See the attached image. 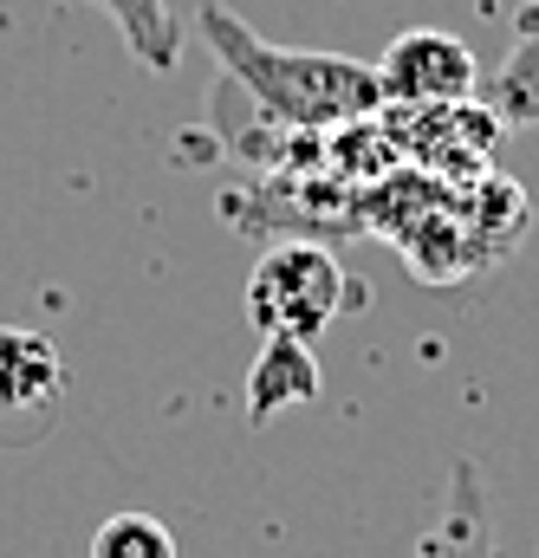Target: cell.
<instances>
[{
  "instance_id": "6da1fadb",
  "label": "cell",
  "mask_w": 539,
  "mask_h": 558,
  "mask_svg": "<svg viewBox=\"0 0 539 558\" xmlns=\"http://www.w3.org/2000/svg\"><path fill=\"white\" fill-rule=\"evenodd\" d=\"M208 52L221 59L228 85L292 137H319V131H351L371 124L384 111V85L378 65L345 59V52H306V46H273L261 39L241 13H228L221 0H202L195 13Z\"/></svg>"
},
{
  "instance_id": "30bf717a",
  "label": "cell",
  "mask_w": 539,
  "mask_h": 558,
  "mask_svg": "<svg viewBox=\"0 0 539 558\" xmlns=\"http://www.w3.org/2000/svg\"><path fill=\"white\" fill-rule=\"evenodd\" d=\"M520 20H539V0H534V7H527V13H520Z\"/></svg>"
},
{
  "instance_id": "5b68a950",
  "label": "cell",
  "mask_w": 539,
  "mask_h": 558,
  "mask_svg": "<svg viewBox=\"0 0 539 558\" xmlns=\"http://www.w3.org/2000/svg\"><path fill=\"white\" fill-rule=\"evenodd\" d=\"M409 558H494L488 487H481V468H475L468 454L448 461V494H442L435 520L422 526V539L409 546Z\"/></svg>"
},
{
  "instance_id": "3957f363",
  "label": "cell",
  "mask_w": 539,
  "mask_h": 558,
  "mask_svg": "<svg viewBox=\"0 0 539 558\" xmlns=\"http://www.w3.org/2000/svg\"><path fill=\"white\" fill-rule=\"evenodd\" d=\"M378 85L391 111H429V105H475L481 92V65L475 52L442 33V26H404L384 59H378Z\"/></svg>"
},
{
  "instance_id": "ba28073f",
  "label": "cell",
  "mask_w": 539,
  "mask_h": 558,
  "mask_svg": "<svg viewBox=\"0 0 539 558\" xmlns=\"http://www.w3.org/2000/svg\"><path fill=\"white\" fill-rule=\"evenodd\" d=\"M488 111L501 118V131H539V20H520V39L488 78Z\"/></svg>"
},
{
  "instance_id": "7a4b0ae2",
  "label": "cell",
  "mask_w": 539,
  "mask_h": 558,
  "mask_svg": "<svg viewBox=\"0 0 539 558\" xmlns=\"http://www.w3.org/2000/svg\"><path fill=\"white\" fill-rule=\"evenodd\" d=\"M345 305H351V279L338 267V254L319 241H279L248 274V325L261 338L312 344Z\"/></svg>"
},
{
  "instance_id": "8992f818",
  "label": "cell",
  "mask_w": 539,
  "mask_h": 558,
  "mask_svg": "<svg viewBox=\"0 0 539 558\" xmlns=\"http://www.w3.org/2000/svg\"><path fill=\"white\" fill-rule=\"evenodd\" d=\"M319 390H325V377H319L312 344H299V338H261V357L248 371V416L273 422L279 410L319 403Z\"/></svg>"
},
{
  "instance_id": "9c48e42d",
  "label": "cell",
  "mask_w": 539,
  "mask_h": 558,
  "mask_svg": "<svg viewBox=\"0 0 539 558\" xmlns=\"http://www.w3.org/2000/svg\"><path fill=\"white\" fill-rule=\"evenodd\" d=\"M92 558H182L176 553V533L149 513H111L98 533H92Z\"/></svg>"
},
{
  "instance_id": "277c9868",
  "label": "cell",
  "mask_w": 539,
  "mask_h": 558,
  "mask_svg": "<svg viewBox=\"0 0 539 558\" xmlns=\"http://www.w3.org/2000/svg\"><path fill=\"white\" fill-rule=\"evenodd\" d=\"M65 410V357L33 325H0V441H39Z\"/></svg>"
},
{
  "instance_id": "52a82bcc",
  "label": "cell",
  "mask_w": 539,
  "mask_h": 558,
  "mask_svg": "<svg viewBox=\"0 0 539 558\" xmlns=\"http://www.w3.org/2000/svg\"><path fill=\"white\" fill-rule=\"evenodd\" d=\"M118 33H124V52H131L143 72L169 78L176 59H182V33H176V13L169 0H92Z\"/></svg>"
}]
</instances>
